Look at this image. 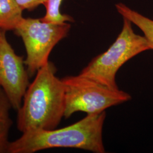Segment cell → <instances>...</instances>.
I'll return each instance as SVG.
<instances>
[{
  "instance_id": "obj_7",
  "label": "cell",
  "mask_w": 153,
  "mask_h": 153,
  "mask_svg": "<svg viewBox=\"0 0 153 153\" xmlns=\"http://www.w3.org/2000/svg\"><path fill=\"white\" fill-rule=\"evenodd\" d=\"M23 11L16 0H0V30L14 31L23 18Z\"/></svg>"
},
{
  "instance_id": "obj_4",
  "label": "cell",
  "mask_w": 153,
  "mask_h": 153,
  "mask_svg": "<svg viewBox=\"0 0 153 153\" xmlns=\"http://www.w3.org/2000/svg\"><path fill=\"white\" fill-rule=\"evenodd\" d=\"M61 80L65 90V119L79 111L88 114L101 113L131 98L119 88H109L80 74L66 76Z\"/></svg>"
},
{
  "instance_id": "obj_10",
  "label": "cell",
  "mask_w": 153,
  "mask_h": 153,
  "mask_svg": "<svg viewBox=\"0 0 153 153\" xmlns=\"http://www.w3.org/2000/svg\"><path fill=\"white\" fill-rule=\"evenodd\" d=\"M63 0H47L44 5L46 9L45 14L40 18L43 22L54 24H62L65 22H73V18L68 15L62 14L60 11Z\"/></svg>"
},
{
  "instance_id": "obj_11",
  "label": "cell",
  "mask_w": 153,
  "mask_h": 153,
  "mask_svg": "<svg viewBox=\"0 0 153 153\" xmlns=\"http://www.w3.org/2000/svg\"><path fill=\"white\" fill-rule=\"evenodd\" d=\"M47 0H16L23 10L32 11L40 5H44Z\"/></svg>"
},
{
  "instance_id": "obj_6",
  "label": "cell",
  "mask_w": 153,
  "mask_h": 153,
  "mask_svg": "<svg viewBox=\"0 0 153 153\" xmlns=\"http://www.w3.org/2000/svg\"><path fill=\"white\" fill-rule=\"evenodd\" d=\"M6 31L0 30V86L11 104L18 111L21 107L29 83L23 57L16 55L8 42Z\"/></svg>"
},
{
  "instance_id": "obj_9",
  "label": "cell",
  "mask_w": 153,
  "mask_h": 153,
  "mask_svg": "<svg viewBox=\"0 0 153 153\" xmlns=\"http://www.w3.org/2000/svg\"><path fill=\"white\" fill-rule=\"evenodd\" d=\"M118 12L142 31L153 50V20L133 10L123 4L116 5Z\"/></svg>"
},
{
  "instance_id": "obj_5",
  "label": "cell",
  "mask_w": 153,
  "mask_h": 153,
  "mask_svg": "<svg viewBox=\"0 0 153 153\" xmlns=\"http://www.w3.org/2000/svg\"><path fill=\"white\" fill-rule=\"evenodd\" d=\"M71 25L68 23L54 24L40 18H23L14 31L21 38L26 51L25 64L30 78L48 61L55 45L68 35Z\"/></svg>"
},
{
  "instance_id": "obj_2",
  "label": "cell",
  "mask_w": 153,
  "mask_h": 153,
  "mask_svg": "<svg viewBox=\"0 0 153 153\" xmlns=\"http://www.w3.org/2000/svg\"><path fill=\"white\" fill-rule=\"evenodd\" d=\"M105 116V111L88 114L81 120L62 128L23 133L21 137L10 142L7 153H33L56 148L105 153L102 138Z\"/></svg>"
},
{
  "instance_id": "obj_3",
  "label": "cell",
  "mask_w": 153,
  "mask_h": 153,
  "mask_svg": "<svg viewBox=\"0 0 153 153\" xmlns=\"http://www.w3.org/2000/svg\"><path fill=\"white\" fill-rule=\"evenodd\" d=\"M122 30L115 42L103 53L92 59L79 74L112 88H119L117 72L128 61L144 51L152 50L143 36L134 32L131 22L123 18Z\"/></svg>"
},
{
  "instance_id": "obj_1",
  "label": "cell",
  "mask_w": 153,
  "mask_h": 153,
  "mask_svg": "<svg viewBox=\"0 0 153 153\" xmlns=\"http://www.w3.org/2000/svg\"><path fill=\"white\" fill-rule=\"evenodd\" d=\"M56 72L55 64L49 61L28 86L22 105L17 111V129L22 133L55 129L64 117L65 90Z\"/></svg>"
},
{
  "instance_id": "obj_8",
  "label": "cell",
  "mask_w": 153,
  "mask_h": 153,
  "mask_svg": "<svg viewBox=\"0 0 153 153\" xmlns=\"http://www.w3.org/2000/svg\"><path fill=\"white\" fill-rule=\"evenodd\" d=\"M11 104L0 86V153H7L9 132L13 124L10 115Z\"/></svg>"
}]
</instances>
